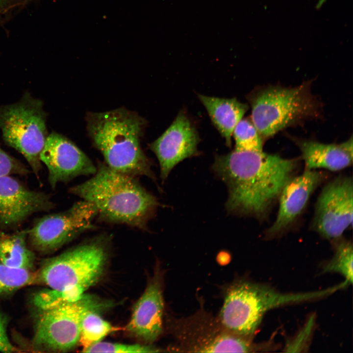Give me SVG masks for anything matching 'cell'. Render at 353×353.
Instances as JSON below:
<instances>
[{
  "label": "cell",
  "mask_w": 353,
  "mask_h": 353,
  "mask_svg": "<svg viewBox=\"0 0 353 353\" xmlns=\"http://www.w3.org/2000/svg\"><path fill=\"white\" fill-rule=\"evenodd\" d=\"M299 163L298 158L263 151L234 150L217 155L212 169L227 187V211L261 220L295 176Z\"/></svg>",
  "instance_id": "cell-1"
},
{
  "label": "cell",
  "mask_w": 353,
  "mask_h": 353,
  "mask_svg": "<svg viewBox=\"0 0 353 353\" xmlns=\"http://www.w3.org/2000/svg\"><path fill=\"white\" fill-rule=\"evenodd\" d=\"M94 176L70 189V193L92 203L98 216L109 222L146 230L159 205L133 177L99 163Z\"/></svg>",
  "instance_id": "cell-2"
},
{
  "label": "cell",
  "mask_w": 353,
  "mask_h": 353,
  "mask_svg": "<svg viewBox=\"0 0 353 353\" xmlns=\"http://www.w3.org/2000/svg\"><path fill=\"white\" fill-rule=\"evenodd\" d=\"M88 132L111 169L131 176L155 177L143 152L140 138L145 125L143 119L123 108L89 114Z\"/></svg>",
  "instance_id": "cell-3"
},
{
  "label": "cell",
  "mask_w": 353,
  "mask_h": 353,
  "mask_svg": "<svg viewBox=\"0 0 353 353\" xmlns=\"http://www.w3.org/2000/svg\"><path fill=\"white\" fill-rule=\"evenodd\" d=\"M106 259L102 243L83 244L46 260L36 272L37 282L56 290L60 302L75 301L99 281Z\"/></svg>",
  "instance_id": "cell-4"
},
{
  "label": "cell",
  "mask_w": 353,
  "mask_h": 353,
  "mask_svg": "<svg viewBox=\"0 0 353 353\" xmlns=\"http://www.w3.org/2000/svg\"><path fill=\"white\" fill-rule=\"evenodd\" d=\"M308 299L306 292L283 293L266 285L239 280L226 289L218 319L229 332L252 339L268 311Z\"/></svg>",
  "instance_id": "cell-5"
},
{
  "label": "cell",
  "mask_w": 353,
  "mask_h": 353,
  "mask_svg": "<svg viewBox=\"0 0 353 353\" xmlns=\"http://www.w3.org/2000/svg\"><path fill=\"white\" fill-rule=\"evenodd\" d=\"M310 87L309 82L293 88L271 86L248 96L251 120L263 139L306 119L318 117L320 107Z\"/></svg>",
  "instance_id": "cell-6"
},
{
  "label": "cell",
  "mask_w": 353,
  "mask_h": 353,
  "mask_svg": "<svg viewBox=\"0 0 353 353\" xmlns=\"http://www.w3.org/2000/svg\"><path fill=\"white\" fill-rule=\"evenodd\" d=\"M43 102L28 92L19 101L0 106V128L5 142L25 158L36 174L48 136Z\"/></svg>",
  "instance_id": "cell-7"
},
{
  "label": "cell",
  "mask_w": 353,
  "mask_h": 353,
  "mask_svg": "<svg viewBox=\"0 0 353 353\" xmlns=\"http://www.w3.org/2000/svg\"><path fill=\"white\" fill-rule=\"evenodd\" d=\"M100 306L94 298L83 294L77 300L39 310L32 340L33 348L50 352L73 349L79 343L84 315Z\"/></svg>",
  "instance_id": "cell-8"
},
{
  "label": "cell",
  "mask_w": 353,
  "mask_h": 353,
  "mask_svg": "<svg viewBox=\"0 0 353 353\" xmlns=\"http://www.w3.org/2000/svg\"><path fill=\"white\" fill-rule=\"evenodd\" d=\"M173 325L180 348L189 352H260L271 348L269 341L255 343L252 338L229 332L218 319L204 311L176 321Z\"/></svg>",
  "instance_id": "cell-9"
},
{
  "label": "cell",
  "mask_w": 353,
  "mask_h": 353,
  "mask_svg": "<svg viewBox=\"0 0 353 353\" xmlns=\"http://www.w3.org/2000/svg\"><path fill=\"white\" fill-rule=\"evenodd\" d=\"M97 216L95 206L83 200L66 211L42 218L27 234L36 250L51 252L83 232L94 228L93 222Z\"/></svg>",
  "instance_id": "cell-10"
},
{
  "label": "cell",
  "mask_w": 353,
  "mask_h": 353,
  "mask_svg": "<svg viewBox=\"0 0 353 353\" xmlns=\"http://www.w3.org/2000/svg\"><path fill=\"white\" fill-rule=\"evenodd\" d=\"M353 183L352 177L340 175L323 187L317 200L312 229L332 241L352 227Z\"/></svg>",
  "instance_id": "cell-11"
},
{
  "label": "cell",
  "mask_w": 353,
  "mask_h": 353,
  "mask_svg": "<svg viewBox=\"0 0 353 353\" xmlns=\"http://www.w3.org/2000/svg\"><path fill=\"white\" fill-rule=\"evenodd\" d=\"M40 158L49 171V181L52 188L60 182L82 175H94L97 167L87 155L63 135L49 134Z\"/></svg>",
  "instance_id": "cell-12"
},
{
  "label": "cell",
  "mask_w": 353,
  "mask_h": 353,
  "mask_svg": "<svg viewBox=\"0 0 353 353\" xmlns=\"http://www.w3.org/2000/svg\"><path fill=\"white\" fill-rule=\"evenodd\" d=\"M327 178L318 170L304 169L303 173L291 178L283 187L278 198L279 208L275 222L266 235L269 238L282 235L301 215L310 198Z\"/></svg>",
  "instance_id": "cell-13"
},
{
  "label": "cell",
  "mask_w": 353,
  "mask_h": 353,
  "mask_svg": "<svg viewBox=\"0 0 353 353\" xmlns=\"http://www.w3.org/2000/svg\"><path fill=\"white\" fill-rule=\"evenodd\" d=\"M199 141L195 127L184 112L180 111L167 129L150 146L158 160L162 180L178 163L199 154Z\"/></svg>",
  "instance_id": "cell-14"
},
{
  "label": "cell",
  "mask_w": 353,
  "mask_h": 353,
  "mask_svg": "<svg viewBox=\"0 0 353 353\" xmlns=\"http://www.w3.org/2000/svg\"><path fill=\"white\" fill-rule=\"evenodd\" d=\"M52 205L45 194L26 189L10 176L0 177V225H16L34 213L50 210Z\"/></svg>",
  "instance_id": "cell-15"
},
{
  "label": "cell",
  "mask_w": 353,
  "mask_h": 353,
  "mask_svg": "<svg viewBox=\"0 0 353 353\" xmlns=\"http://www.w3.org/2000/svg\"><path fill=\"white\" fill-rule=\"evenodd\" d=\"M162 275L156 271L134 305L124 329L148 342L155 341L163 330L164 301Z\"/></svg>",
  "instance_id": "cell-16"
},
{
  "label": "cell",
  "mask_w": 353,
  "mask_h": 353,
  "mask_svg": "<svg viewBox=\"0 0 353 353\" xmlns=\"http://www.w3.org/2000/svg\"><path fill=\"white\" fill-rule=\"evenodd\" d=\"M304 164V169L339 171L352 164L353 138L340 144L295 140Z\"/></svg>",
  "instance_id": "cell-17"
},
{
  "label": "cell",
  "mask_w": 353,
  "mask_h": 353,
  "mask_svg": "<svg viewBox=\"0 0 353 353\" xmlns=\"http://www.w3.org/2000/svg\"><path fill=\"white\" fill-rule=\"evenodd\" d=\"M198 96L227 145L230 147L234 129L248 110V105L236 98H219L201 94Z\"/></svg>",
  "instance_id": "cell-18"
},
{
  "label": "cell",
  "mask_w": 353,
  "mask_h": 353,
  "mask_svg": "<svg viewBox=\"0 0 353 353\" xmlns=\"http://www.w3.org/2000/svg\"><path fill=\"white\" fill-rule=\"evenodd\" d=\"M27 231L12 235L0 234V261L12 268L31 271L34 254L27 247Z\"/></svg>",
  "instance_id": "cell-19"
},
{
  "label": "cell",
  "mask_w": 353,
  "mask_h": 353,
  "mask_svg": "<svg viewBox=\"0 0 353 353\" xmlns=\"http://www.w3.org/2000/svg\"><path fill=\"white\" fill-rule=\"evenodd\" d=\"M96 310L97 309H92L87 311L82 318L79 340L82 349L101 341L109 333L121 329L103 319Z\"/></svg>",
  "instance_id": "cell-20"
},
{
  "label": "cell",
  "mask_w": 353,
  "mask_h": 353,
  "mask_svg": "<svg viewBox=\"0 0 353 353\" xmlns=\"http://www.w3.org/2000/svg\"><path fill=\"white\" fill-rule=\"evenodd\" d=\"M334 255L323 267L324 273H338L349 283L353 282V245L349 240L340 238L332 241Z\"/></svg>",
  "instance_id": "cell-21"
},
{
  "label": "cell",
  "mask_w": 353,
  "mask_h": 353,
  "mask_svg": "<svg viewBox=\"0 0 353 353\" xmlns=\"http://www.w3.org/2000/svg\"><path fill=\"white\" fill-rule=\"evenodd\" d=\"M37 283L36 273L7 267L0 261V296Z\"/></svg>",
  "instance_id": "cell-22"
},
{
  "label": "cell",
  "mask_w": 353,
  "mask_h": 353,
  "mask_svg": "<svg viewBox=\"0 0 353 353\" xmlns=\"http://www.w3.org/2000/svg\"><path fill=\"white\" fill-rule=\"evenodd\" d=\"M232 134L235 140V151H263V139L251 119H242L235 127Z\"/></svg>",
  "instance_id": "cell-23"
},
{
  "label": "cell",
  "mask_w": 353,
  "mask_h": 353,
  "mask_svg": "<svg viewBox=\"0 0 353 353\" xmlns=\"http://www.w3.org/2000/svg\"><path fill=\"white\" fill-rule=\"evenodd\" d=\"M161 351L151 346L139 344H126L100 341L83 349V353H145Z\"/></svg>",
  "instance_id": "cell-24"
},
{
  "label": "cell",
  "mask_w": 353,
  "mask_h": 353,
  "mask_svg": "<svg viewBox=\"0 0 353 353\" xmlns=\"http://www.w3.org/2000/svg\"><path fill=\"white\" fill-rule=\"evenodd\" d=\"M27 172L21 163L7 154L0 147V177L12 174L24 175Z\"/></svg>",
  "instance_id": "cell-25"
},
{
  "label": "cell",
  "mask_w": 353,
  "mask_h": 353,
  "mask_svg": "<svg viewBox=\"0 0 353 353\" xmlns=\"http://www.w3.org/2000/svg\"><path fill=\"white\" fill-rule=\"evenodd\" d=\"M7 320L0 312V352L12 353L17 351V348L11 342L7 331Z\"/></svg>",
  "instance_id": "cell-26"
},
{
  "label": "cell",
  "mask_w": 353,
  "mask_h": 353,
  "mask_svg": "<svg viewBox=\"0 0 353 353\" xmlns=\"http://www.w3.org/2000/svg\"><path fill=\"white\" fill-rule=\"evenodd\" d=\"M19 0H0V10H6L15 5Z\"/></svg>",
  "instance_id": "cell-27"
},
{
  "label": "cell",
  "mask_w": 353,
  "mask_h": 353,
  "mask_svg": "<svg viewBox=\"0 0 353 353\" xmlns=\"http://www.w3.org/2000/svg\"><path fill=\"white\" fill-rule=\"evenodd\" d=\"M1 11L0 10V23L1 21Z\"/></svg>",
  "instance_id": "cell-28"
},
{
  "label": "cell",
  "mask_w": 353,
  "mask_h": 353,
  "mask_svg": "<svg viewBox=\"0 0 353 353\" xmlns=\"http://www.w3.org/2000/svg\"><path fill=\"white\" fill-rule=\"evenodd\" d=\"M31 0H25V1H26V2H27V1H31Z\"/></svg>",
  "instance_id": "cell-29"
}]
</instances>
